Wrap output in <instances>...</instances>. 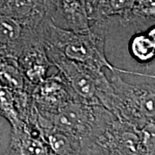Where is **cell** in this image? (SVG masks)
I'll return each instance as SVG.
<instances>
[{
  "instance_id": "cell-1",
  "label": "cell",
  "mask_w": 155,
  "mask_h": 155,
  "mask_svg": "<svg viewBox=\"0 0 155 155\" xmlns=\"http://www.w3.org/2000/svg\"><path fill=\"white\" fill-rule=\"evenodd\" d=\"M109 19L91 22L88 30L75 32L54 25L51 19L43 22L41 38L45 48L60 52L66 58L80 63L94 71H103L106 67L111 72H126L142 75L116 68L107 60L105 40L108 33Z\"/></svg>"
},
{
  "instance_id": "cell-2",
  "label": "cell",
  "mask_w": 155,
  "mask_h": 155,
  "mask_svg": "<svg viewBox=\"0 0 155 155\" xmlns=\"http://www.w3.org/2000/svg\"><path fill=\"white\" fill-rule=\"evenodd\" d=\"M155 153V122L138 128L106 110L91 137L81 146V154L136 155Z\"/></svg>"
},
{
  "instance_id": "cell-3",
  "label": "cell",
  "mask_w": 155,
  "mask_h": 155,
  "mask_svg": "<svg viewBox=\"0 0 155 155\" xmlns=\"http://www.w3.org/2000/svg\"><path fill=\"white\" fill-rule=\"evenodd\" d=\"M111 91L104 108L138 128L155 122L154 84H129L111 72Z\"/></svg>"
},
{
  "instance_id": "cell-4",
  "label": "cell",
  "mask_w": 155,
  "mask_h": 155,
  "mask_svg": "<svg viewBox=\"0 0 155 155\" xmlns=\"http://www.w3.org/2000/svg\"><path fill=\"white\" fill-rule=\"evenodd\" d=\"M45 49L52 66L58 69L78 99L91 105H104L111 91L110 80L104 72L71 61L55 49Z\"/></svg>"
},
{
  "instance_id": "cell-5",
  "label": "cell",
  "mask_w": 155,
  "mask_h": 155,
  "mask_svg": "<svg viewBox=\"0 0 155 155\" xmlns=\"http://www.w3.org/2000/svg\"><path fill=\"white\" fill-rule=\"evenodd\" d=\"M98 105L85 104L74 99L61 110L48 115H40L48 123L49 127L61 131L80 145L89 138L94 127ZM81 154V153H80Z\"/></svg>"
},
{
  "instance_id": "cell-6",
  "label": "cell",
  "mask_w": 155,
  "mask_h": 155,
  "mask_svg": "<svg viewBox=\"0 0 155 155\" xmlns=\"http://www.w3.org/2000/svg\"><path fill=\"white\" fill-rule=\"evenodd\" d=\"M32 99L39 113L48 115L55 113L69 102L78 98L58 72L52 76H48L42 82L35 86Z\"/></svg>"
},
{
  "instance_id": "cell-7",
  "label": "cell",
  "mask_w": 155,
  "mask_h": 155,
  "mask_svg": "<svg viewBox=\"0 0 155 155\" xmlns=\"http://www.w3.org/2000/svg\"><path fill=\"white\" fill-rule=\"evenodd\" d=\"M57 0H6L0 13L17 19L29 28H38L51 19Z\"/></svg>"
},
{
  "instance_id": "cell-8",
  "label": "cell",
  "mask_w": 155,
  "mask_h": 155,
  "mask_svg": "<svg viewBox=\"0 0 155 155\" xmlns=\"http://www.w3.org/2000/svg\"><path fill=\"white\" fill-rule=\"evenodd\" d=\"M41 27L29 28L17 19L0 13V58L17 59L24 46L40 35Z\"/></svg>"
},
{
  "instance_id": "cell-9",
  "label": "cell",
  "mask_w": 155,
  "mask_h": 155,
  "mask_svg": "<svg viewBox=\"0 0 155 155\" xmlns=\"http://www.w3.org/2000/svg\"><path fill=\"white\" fill-rule=\"evenodd\" d=\"M17 61L26 79L34 85H37L48 77V70L53 66L41 38V32L24 46Z\"/></svg>"
},
{
  "instance_id": "cell-10",
  "label": "cell",
  "mask_w": 155,
  "mask_h": 155,
  "mask_svg": "<svg viewBox=\"0 0 155 155\" xmlns=\"http://www.w3.org/2000/svg\"><path fill=\"white\" fill-rule=\"evenodd\" d=\"M53 23L75 32L88 30L91 25L86 0H57Z\"/></svg>"
},
{
  "instance_id": "cell-11",
  "label": "cell",
  "mask_w": 155,
  "mask_h": 155,
  "mask_svg": "<svg viewBox=\"0 0 155 155\" xmlns=\"http://www.w3.org/2000/svg\"><path fill=\"white\" fill-rule=\"evenodd\" d=\"M9 154H52L48 147L41 139L36 138L25 128L23 123L17 128H11Z\"/></svg>"
},
{
  "instance_id": "cell-12",
  "label": "cell",
  "mask_w": 155,
  "mask_h": 155,
  "mask_svg": "<svg viewBox=\"0 0 155 155\" xmlns=\"http://www.w3.org/2000/svg\"><path fill=\"white\" fill-rule=\"evenodd\" d=\"M0 83L13 91H33L35 86L26 79L17 59L12 57L0 58Z\"/></svg>"
},
{
  "instance_id": "cell-13",
  "label": "cell",
  "mask_w": 155,
  "mask_h": 155,
  "mask_svg": "<svg viewBox=\"0 0 155 155\" xmlns=\"http://www.w3.org/2000/svg\"><path fill=\"white\" fill-rule=\"evenodd\" d=\"M42 138L52 154H80V145L67 134L54 127L43 129Z\"/></svg>"
},
{
  "instance_id": "cell-14",
  "label": "cell",
  "mask_w": 155,
  "mask_h": 155,
  "mask_svg": "<svg viewBox=\"0 0 155 155\" xmlns=\"http://www.w3.org/2000/svg\"><path fill=\"white\" fill-rule=\"evenodd\" d=\"M128 47L131 56L139 63L145 64L153 60L155 54L154 26L146 33H139L134 35Z\"/></svg>"
},
{
  "instance_id": "cell-15",
  "label": "cell",
  "mask_w": 155,
  "mask_h": 155,
  "mask_svg": "<svg viewBox=\"0 0 155 155\" xmlns=\"http://www.w3.org/2000/svg\"><path fill=\"white\" fill-rule=\"evenodd\" d=\"M155 20V0H135L127 14L121 18L123 26L142 25Z\"/></svg>"
},
{
  "instance_id": "cell-16",
  "label": "cell",
  "mask_w": 155,
  "mask_h": 155,
  "mask_svg": "<svg viewBox=\"0 0 155 155\" xmlns=\"http://www.w3.org/2000/svg\"><path fill=\"white\" fill-rule=\"evenodd\" d=\"M135 0H100L95 9L91 22L106 20L113 16L123 17L133 6Z\"/></svg>"
},
{
  "instance_id": "cell-17",
  "label": "cell",
  "mask_w": 155,
  "mask_h": 155,
  "mask_svg": "<svg viewBox=\"0 0 155 155\" xmlns=\"http://www.w3.org/2000/svg\"><path fill=\"white\" fill-rule=\"evenodd\" d=\"M0 116L11 124V128H17L23 122L17 111L14 91L0 83Z\"/></svg>"
},
{
  "instance_id": "cell-18",
  "label": "cell",
  "mask_w": 155,
  "mask_h": 155,
  "mask_svg": "<svg viewBox=\"0 0 155 155\" xmlns=\"http://www.w3.org/2000/svg\"><path fill=\"white\" fill-rule=\"evenodd\" d=\"M99 1L100 0H86L90 20H91V17L92 16V14H93L95 9H96V7H97V4H98Z\"/></svg>"
},
{
  "instance_id": "cell-19",
  "label": "cell",
  "mask_w": 155,
  "mask_h": 155,
  "mask_svg": "<svg viewBox=\"0 0 155 155\" xmlns=\"http://www.w3.org/2000/svg\"><path fill=\"white\" fill-rule=\"evenodd\" d=\"M6 2V0H0V9L2 8V6L5 5V3Z\"/></svg>"
}]
</instances>
